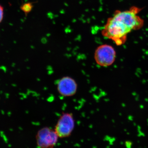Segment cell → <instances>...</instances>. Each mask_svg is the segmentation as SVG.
Listing matches in <instances>:
<instances>
[{
  "label": "cell",
  "instance_id": "cell-1",
  "mask_svg": "<svg viewBox=\"0 0 148 148\" xmlns=\"http://www.w3.org/2000/svg\"><path fill=\"white\" fill-rule=\"evenodd\" d=\"M141 10L139 8L132 7L129 10L115 11L112 16L107 20L102 35L112 40L116 45L124 44L128 34L144 26V20L138 15Z\"/></svg>",
  "mask_w": 148,
  "mask_h": 148
},
{
  "label": "cell",
  "instance_id": "cell-2",
  "mask_svg": "<svg viewBox=\"0 0 148 148\" xmlns=\"http://www.w3.org/2000/svg\"><path fill=\"white\" fill-rule=\"evenodd\" d=\"M116 53L112 46L103 44L99 46L95 50L94 58L95 63L102 67L112 65L116 59Z\"/></svg>",
  "mask_w": 148,
  "mask_h": 148
},
{
  "label": "cell",
  "instance_id": "cell-3",
  "mask_svg": "<svg viewBox=\"0 0 148 148\" xmlns=\"http://www.w3.org/2000/svg\"><path fill=\"white\" fill-rule=\"evenodd\" d=\"M75 127V120L73 114L65 112L59 117L54 130L59 138H66L71 135Z\"/></svg>",
  "mask_w": 148,
  "mask_h": 148
},
{
  "label": "cell",
  "instance_id": "cell-4",
  "mask_svg": "<svg viewBox=\"0 0 148 148\" xmlns=\"http://www.w3.org/2000/svg\"><path fill=\"white\" fill-rule=\"evenodd\" d=\"M59 138L55 130L45 127L40 129L36 135L37 146L40 148H53Z\"/></svg>",
  "mask_w": 148,
  "mask_h": 148
},
{
  "label": "cell",
  "instance_id": "cell-5",
  "mask_svg": "<svg viewBox=\"0 0 148 148\" xmlns=\"http://www.w3.org/2000/svg\"><path fill=\"white\" fill-rule=\"evenodd\" d=\"M56 88L58 93L61 96L71 97L76 93L78 85L74 79L66 76L58 80L56 84Z\"/></svg>",
  "mask_w": 148,
  "mask_h": 148
},
{
  "label": "cell",
  "instance_id": "cell-6",
  "mask_svg": "<svg viewBox=\"0 0 148 148\" xmlns=\"http://www.w3.org/2000/svg\"><path fill=\"white\" fill-rule=\"evenodd\" d=\"M34 3L28 2L23 4L20 7L21 10L24 12L25 15H27L33 9Z\"/></svg>",
  "mask_w": 148,
  "mask_h": 148
},
{
  "label": "cell",
  "instance_id": "cell-7",
  "mask_svg": "<svg viewBox=\"0 0 148 148\" xmlns=\"http://www.w3.org/2000/svg\"><path fill=\"white\" fill-rule=\"evenodd\" d=\"M4 15V9L2 6L0 5V23L2 21Z\"/></svg>",
  "mask_w": 148,
  "mask_h": 148
}]
</instances>
